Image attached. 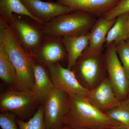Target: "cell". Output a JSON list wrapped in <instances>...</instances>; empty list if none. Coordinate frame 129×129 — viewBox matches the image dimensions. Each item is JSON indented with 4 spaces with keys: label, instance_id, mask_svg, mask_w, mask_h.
Wrapping results in <instances>:
<instances>
[{
    "label": "cell",
    "instance_id": "cell-1",
    "mask_svg": "<svg viewBox=\"0 0 129 129\" xmlns=\"http://www.w3.org/2000/svg\"><path fill=\"white\" fill-rule=\"evenodd\" d=\"M0 43L5 47L15 68L17 89L32 91L36 62L24 47L11 25L1 18Z\"/></svg>",
    "mask_w": 129,
    "mask_h": 129
},
{
    "label": "cell",
    "instance_id": "cell-2",
    "mask_svg": "<svg viewBox=\"0 0 129 129\" xmlns=\"http://www.w3.org/2000/svg\"><path fill=\"white\" fill-rule=\"evenodd\" d=\"M68 94V110L64 127L70 129H109L122 127L96 108L85 97Z\"/></svg>",
    "mask_w": 129,
    "mask_h": 129
},
{
    "label": "cell",
    "instance_id": "cell-3",
    "mask_svg": "<svg viewBox=\"0 0 129 129\" xmlns=\"http://www.w3.org/2000/svg\"><path fill=\"white\" fill-rule=\"evenodd\" d=\"M85 12L76 11L56 17L43 25L47 36L78 37L90 32L97 18Z\"/></svg>",
    "mask_w": 129,
    "mask_h": 129
},
{
    "label": "cell",
    "instance_id": "cell-4",
    "mask_svg": "<svg viewBox=\"0 0 129 129\" xmlns=\"http://www.w3.org/2000/svg\"><path fill=\"white\" fill-rule=\"evenodd\" d=\"M72 70L84 88L92 90L108 77L104 53L84 51Z\"/></svg>",
    "mask_w": 129,
    "mask_h": 129
},
{
    "label": "cell",
    "instance_id": "cell-5",
    "mask_svg": "<svg viewBox=\"0 0 129 129\" xmlns=\"http://www.w3.org/2000/svg\"><path fill=\"white\" fill-rule=\"evenodd\" d=\"M41 103L32 91L10 89L0 96L1 113L11 112L17 117L27 121L34 116Z\"/></svg>",
    "mask_w": 129,
    "mask_h": 129
},
{
    "label": "cell",
    "instance_id": "cell-6",
    "mask_svg": "<svg viewBox=\"0 0 129 129\" xmlns=\"http://www.w3.org/2000/svg\"><path fill=\"white\" fill-rule=\"evenodd\" d=\"M11 25L27 51L34 57L46 36L42 25L28 16L13 14Z\"/></svg>",
    "mask_w": 129,
    "mask_h": 129
},
{
    "label": "cell",
    "instance_id": "cell-7",
    "mask_svg": "<svg viewBox=\"0 0 129 129\" xmlns=\"http://www.w3.org/2000/svg\"><path fill=\"white\" fill-rule=\"evenodd\" d=\"M47 129H61L68 110L69 94L55 87L42 104Z\"/></svg>",
    "mask_w": 129,
    "mask_h": 129
},
{
    "label": "cell",
    "instance_id": "cell-8",
    "mask_svg": "<svg viewBox=\"0 0 129 129\" xmlns=\"http://www.w3.org/2000/svg\"><path fill=\"white\" fill-rule=\"evenodd\" d=\"M104 53L108 78L118 99L123 101L128 96L129 81L116 51L114 42L106 46Z\"/></svg>",
    "mask_w": 129,
    "mask_h": 129
},
{
    "label": "cell",
    "instance_id": "cell-9",
    "mask_svg": "<svg viewBox=\"0 0 129 129\" xmlns=\"http://www.w3.org/2000/svg\"><path fill=\"white\" fill-rule=\"evenodd\" d=\"M46 68L55 87L68 94L88 97L89 91L81 84L72 70L64 68L59 62Z\"/></svg>",
    "mask_w": 129,
    "mask_h": 129
},
{
    "label": "cell",
    "instance_id": "cell-10",
    "mask_svg": "<svg viewBox=\"0 0 129 129\" xmlns=\"http://www.w3.org/2000/svg\"><path fill=\"white\" fill-rule=\"evenodd\" d=\"M33 58L36 63L46 68L67 59L62 37L46 36Z\"/></svg>",
    "mask_w": 129,
    "mask_h": 129
},
{
    "label": "cell",
    "instance_id": "cell-11",
    "mask_svg": "<svg viewBox=\"0 0 129 129\" xmlns=\"http://www.w3.org/2000/svg\"><path fill=\"white\" fill-rule=\"evenodd\" d=\"M29 12L44 24L58 16L73 12L70 8L57 2L41 0H21Z\"/></svg>",
    "mask_w": 129,
    "mask_h": 129
},
{
    "label": "cell",
    "instance_id": "cell-12",
    "mask_svg": "<svg viewBox=\"0 0 129 129\" xmlns=\"http://www.w3.org/2000/svg\"><path fill=\"white\" fill-rule=\"evenodd\" d=\"M87 98L93 106L104 113L116 107L121 101L116 96L108 77L90 91Z\"/></svg>",
    "mask_w": 129,
    "mask_h": 129
},
{
    "label": "cell",
    "instance_id": "cell-13",
    "mask_svg": "<svg viewBox=\"0 0 129 129\" xmlns=\"http://www.w3.org/2000/svg\"><path fill=\"white\" fill-rule=\"evenodd\" d=\"M119 0H57L74 12L81 11L95 17H102L115 6Z\"/></svg>",
    "mask_w": 129,
    "mask_h": 129
},
{
    "label": "cell",
    "instance_id": "cell-14",
    "mask_svg": "<svg viewBox=\"0 0 129 129\" xmlns=\"http://www.w3.org/2000/svg\"><path fill=\"white\" fill-rule=\"evenodd\" d=\"M116 18L108 20L99 17L89 32V44L84 51L90 53L103 51L108 32L116 21Z\"/></svg>",
    "mask_w": 129,
    "mask_h": 129
},
{
    "label": "cell",
    "instance_id": "cell-15",
    "mask_svg": "<svg viewBox=\"0 0 129 129\" xmlns=\"http://www.w3.org/2000/svg\"><path fill=\"white\" fill-rule=\"evenodd\" d=\"M90 32L78 37H62L63 43L67 53V68L72 70L76 61L89 44Z\"/></svg>",
    "mask_w": 129,
    "mask_h": 129
},
{
    "label": "cell",
    "instance_id": "cell-16",
    "mask_svg": "<svg viewBox=\"0 0 129 129\" xmlns=\"http://www.w3.org/2000/svg\"><path fill=\"white\" fill-rule=\"evenodd\" d=\"M34 75V84L32 91L42 104L55 88V85L46 67L36 63Z\"/></svg>",
    "mask_w": 129,
    "mask_h": 129
},
{
    "label": "cell",
    "instance_id": "cell-17",
    "mask_svg": "<svg viewBox=\"0 0 129 129\" xmlns=\"http://www.w3.org/2000/svg\"><path fill=\"white\" fill-rule=\"evenodd\" d=\"M13 14L28 16L42 25L45 24L29 12L21 0H0V18L11 24Z\"/></svg>",
    "mask_w": 129,
    "mask_h": 129
},
{
    "label": "cell",
    "instance_id": "cell-18",
    "mask_svg": "<svg viewBox=\"0 0 129 129\" xmlns=\"http://www.w3.org/2000/svg\"><path fill=\"white\" fill-rule=\"evenodd\" d=\"M0 78L12 88H16V75L15 68L7 52L0 43Z\"/></svg>",
    "mask_w": 129,
    "mask_h": 129
},
{
    "label": "cell",
    "instance_id": "cell-19",
    "mask_svg": "<svg viewBox=\"0 0 129 129\" xmlns=\"http://www.w3.org/2000/svg\"><path fill=\"white\" fill-rule=\"evenodd\" d=\"M129 12L119 15L116 18V21L109 30L106 37L104 46L111 43H117L125 39V28Z\"/></svg>",
    "mask_w": 129,
    "mask_h": 129
},
{
    "label": "cell",
    "instance_id": "cell-20",
    "mask_svg": "<svg viewBox=\"0 0 129 129\" xmlns=\"http://www.w3.org/2000/svg\"><path fill=\"white\" fill-rule=\"evenodd\" d=\"M104 113L122 127L129 129V96L121 101L116 107Z\"/></svg>",
    "mask_w": 129,
    "mask_h": 129
},
{
    "label": "cell",
    "instance_id": "cell-21",
    "mask_svg": "<svg viewBox=\"0 0 129 129\" xmlns=\"http://www.w3.org/2000/svg\"><path fill=\"white\" fill-rule=\"evenodd\" d=\"M17 122L19 129H47L44 122L43 105L40 106L29 120L25 121L17 117Z\"/></svg>",
    "mask_w": 129,
    "mask_h": 129
},
{
    "label": "cell",
    "instance_id": "cell-22",
    "mask_svg": "<svg viewBox=\"0 0 129 129\" xmlns=\"http://www.w3.org/2000/svg\"><path fill=\"white\" fill-rule=\"evenodd\" d=\"M115 44L118 56L129 81V44L126 40Z\"/></svg>",
    "mask_w": 129,
    "mask_h": 129
},
{
    "label": "cell",
    "instance_id": "cell-23",
    "mask_svg": "<svg viewBox=\"0 0 129 129\" xmlns=\"http://www.w3.org/2000/svg\"><path fill=\"white\" fill-rule=\"evenodd\" d=\"M129 12V0H120L117 5L103 16L108 20L116 18L118 16Z\"/></svg>",
    "mask_w": 129,
    "mask_h": 129
},
{
    "label": "cell",
    "instance_id": "cell-24",
    "mask_svg": "<svg viewBox=\"0 0 129 129\" xmlns=\"http://www.w3.org/2000/svg\"><path fill=\"white\" fill-rule=\"evenodd\" d=\"M16 114L11 112L1 113L0 126L2 129H19Z\"/></svg>",
    "mask_w": 129,
    "mask_h": 129
},
{
    "label": "cell",
    "instance_id": "cell-25",
    "mask_svg": "<svg viewBox=\"0 0 129 129\" xmlns=\"http://www.w3.org/2000/svg\"><path fill=\"white\" fill-rule=\"evenodd\" d=\"M129 35V12L127 21L125 23V39H127Z\"/></svg>",
    "mask_w": 129,
    "mask_h": 129
},
{
    "label": "cell",
    "instance_id": "cell-26",
    "mask_svg": "<svg viewBox=\"0 0 129 129\" xmlns=\"http://www.w3.org/2000/svg\"><path fill=\"white\" fill-rule=\"evenodd\" d=\"M109 129H128L125 127H115V128H112Z\"/></svg>",
    "mask_w": 129,
    "mask_h": 129
},
{
    "label": "cell",
    "instance_id": "cell-27",
    "mask_svg": "<svg viewBox=\"0 0 129 129\" xmlns=\"http://www.w3.org/2000/svg\"><path fill=\"white\" fill-rule=\"evenodd\" d=\"M128 42V43L129 44V35L128 36V37H127V39L125 40Z\"/></svg>",
    "mask_w": 129,
    "mask_h": 129
},
{
    "label": "cell",
    "instance_id": "cell-28",
    "mask_svg": "<svg viewBox=\"0 0 129 129\" xmlns=\"http://www.w3.org/2000/svg\"><path fill=\"white\" fill-rule=\"evenodd\" d=\"M61 129H70L69 128H68V127H63V128H62Z\"/></svg>",
    "mask_w": 129,
    "mask_h": 129
},
{
    "label": "cell",
    "instance_id": "cell-29",
    "mask_svg": "<svg viewBox=\"0 0 129 129\" xmlns=\"http://www.w3.org/2000/svg\"></svg>",
    "mask_w": 129,
    "mask_h": 129
},
{
    "label": "cell",
    "instance_id": "cell-30",
    "mask_svg": "<svg viewBox=\"0 0 129 129\" xmlns=\"http://www.w3.org/2000/svg\"><path fill=\"white\" fill-rule=\"evenodd\" d=\"M119 1H120V0H119Z\"/></svg>",
    "mask_w": 129,
    "mask_h": 129
},
{
    "label": "cell",
    "instance_id": "cell-31",
    "mask_svg": "<svg viewBox=\"0 0 129 129\" xmlns=\"http://www.w3.org/2000/svg\"><path fill=\"white\" fill-rule=\"evenodd\" d=\"M128 96H129V95H128Z\"/></svg>",
    "mask_w": 129,
    "mask_h": 129
},
{
    "label": "cell",
    "instance_id": "cell-32",
    "mask_svg": "<svg viewBox=\"0 0 129 129\" xmlns=\"http://www.w3.org/2000/svg\"></svg>",
    "mask_w": 129,
    "mask_h": 129
}]
</instances>
